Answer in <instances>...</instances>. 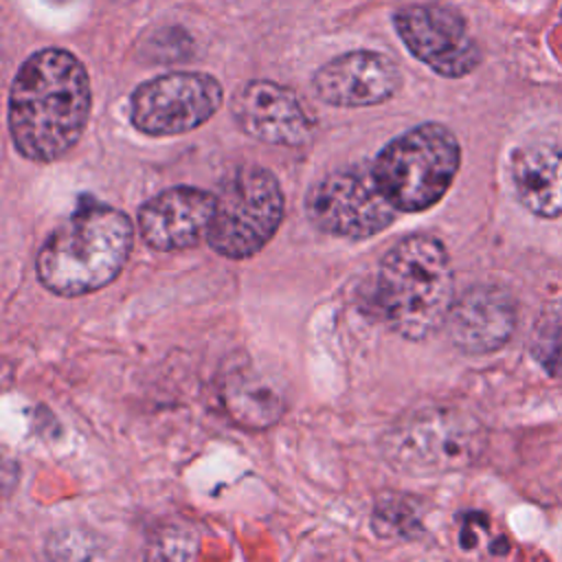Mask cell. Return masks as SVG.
Here are the masks:
<instances>
[{"mask_svg":"<svg viewBox=\"0 0 562 562\" xmlns=\"http://www.w3.org/2000/svg\"><path fill=\"white\" fill-rule=\"evenodd\" d=\"M92 108L88 70L64 48H42L18 68L9 90V134L35 162L66 156L81 138Z\"/></svg>","mask_w":562,"mask_h":562,"instance_id":"cell-1","label":"cell"},{"mask_svg":"<svg viewBox=\"0 0 562 562\" xmlns=\"http://www.w3.org/2000/svg\"><path fill=\"white\" fill-rule=\"evenodd\" d=\"M132 244L134 226L123 211L86 204L48 235L35 257V270L53 294H88L119 277Z\"/></svg>","mask_w":562,"mask_h":562,"instance_id":"cell-2","label":"cell"},{"mask_svg":"<svg viewBox=\"0 0 562 562\" xmlns=\"http://www.w3.org/2000/svg\"><path fill=\"white\" fill-rule=\"evenodd\" d=\"M452 301L454 274L448 250L437 237H404L382 257L375 303L400 336L428 338L446 323Z\"/></svg>","mask_w":562,"mask_h":562,"instance_id":"cell-3","label":"cell"},{"mask_svg":"<svg viewBox=\"0 0 562 562\" xmlns=\"http://www.w3.org/2000/svg\"><path fill=\"white\" fill-rule=\"evenodd\" d=\"M459 165L457 136L441 123H422L382 147L371 173L397 211L417 213L443 198Z\"/></svg>","mask_w":562,"mask_h":562,"instance_id":"cell-4","label":"cell"},{"mask_svg":"<svg viewBox=\"0 0 562 562\" xmlns=\"http://www.w3.org/2000/svg\"><path fill=\"white\" fill-rule=\"evenodd\" d=\"M485 428L452 406H422L402 415L382 439L384 459L404 474H437L472 465L485 450Z\"/></svg>","mask_w":562,"mask_h":562,"instance_id":"cell-5","label":"cell"},{"mask_svg":"<svg viewBox=\"0 0 562 562\" xmlns=\"http://www.w3.org/2000/svg\"><path fill=\"white\" fill-rule=\"evenodd\" d=\"M215 215L206 241L228 259L257 255L283 220V191L270 169L244 165L231 171L215 193Z\"/></svg>","mask_w":562,"mask_h":562,"instance_id":"cell-6","label":"cell"},{"mask_svg":"<svg viewBox=\"0 0 562 562\" xmlns=\"http://www.w3.org/2000/svg\"><path fill=\"white\" fill-rule=\"evenodd\" d=\"M222 83L206 72H169L130 97V119L147 136H178L204 125L222 105Z\"/></svg>","mask_w":562,"mask_h":562,"instance_id":"cell-7","label":"cell"},{"mask_svg":"<svg viewBox=\"0 0 562 562\" xmlns=\"http://www.w3.org/2000/svg\"><path fill=\"white\" fill-rule=\"evenodd\" d=\"M310 222L323 233L364 239L384 231L397 209L380 191L371 169H338L318 180L305 200Z\"/></svg>","mask_w":562,"mask_h":562,"instance_id":"cell-8","label":"cell"},{"mask_svg":"<svg viewBox=\"0 0 562 562\" xmlns=\"http://www.w3.org/2000/svg\"><path fill=\"white\" fill-rule=\"evenodd\" d=\"M404 46L441 77H465L481 64V48L459 11L439 2L408 4L393 18Z\"/></svg>","mask_w":562,"mask_h":562,"instance_id":"cell-9","label":"cell"},{"mask_svg":"<svg viewBox=\"0 0 562 562\" xmlns=\"http://www.w3.org/2000/svg\"><path fill=\"white\" fill-rule=\"evenodd\" d=\"M316 97L336 108L378 105L397 94L402 72L378 50H349L323 64L314 77Z\"/></svg>","mask_w":562,"mask_h":562,"instance_id":"cell-10","label":"cell"},{"mask_svg":"<svg viewBox=\"0 0 562 562\" xmlns=\"http://www.w3.org/2000/svg\"><path fill=\"white\" fill-rule=\"evenodd\" d=\"M231 110L248 136L270 145H305L314 130L296 92L268 79L244 83L233 94Z\"/></svg>","mask_w":562,"mask_h":562,"instance_id":"cell-11","label":"cell"},{"mask_svg":"<svg viewBox=\"0 0 562 562\" xmlns=\"http://www.w3.org/2000/svg\"><path fill=\"white\" fill-rule=\"evenodd\" d=\"M215 193L198 187H171L149 198L138 211L143 241L160 252L184 250L209 235Z\"/></svg>","mask_w":562,"mask_h":562,"instance_id":"cell-12","label":"cell"},{"mask_svg":"<svg viewBox=\"0 0 562 562\" xmlns=\"http://www.w3.org/2000/svg\"><path fill=\"white\" fill-rule=\"evenodd\" d=\"M516 301L501 285H472L454 296L446 334L450 342L465 353H490L501 349L516 329Z\"/></svg>","mask_w":562,"mask_h":562,"instance_id":"cell-13","label":"cell"},{"mask_svg":"<svg viewBox=\"0 0 562 562\" xmlns=\"http://www.w3.org/2000/svg\"><path fill=\"white\" fill-rule=\"evenodd\" d=\"M512 180L527 211L538 217L562 215V149L529 145L514 151Z\"/></svg>","mask_w":562,"mask_h":562,"instance_id":"cell-14","label":"cell"},{"mask_svg":"<svg viewBox=\"0 0 562 562\" xmlns=\"http://www.w3.org/2000/svg\"><path fill=\"white\" fill-rule=\"evenodd\" d=\"M222 402L226 413L239 426L250 430H263L277 424L283 415L281 391L250 369L233 371L224 380Z\"/></svg>","mask_w":562,"mask_h":562,"instance_id":"cell-15","label":"cell"},{"mask_svg":"<svg viewBox=\"0 0 562 562\" xmlns=\"http://www.w3.org/2000/svg\"><path fill=\"white\" fill-rule=\"evenodd\" d=\"M48 562H108V544L99 533L66 527L46 542Z\"/></svg>","mask_w":562,"mask_h":562,"instance_id":"cell-16","label":"cell"},{"mask_svg":"<svg viewBox=\"0 0 562 562\" xmlns=\"http://www.w3.org/2000/svg\"><path fill=\"white\" fill-rule=\"evenodd\" d=\"M373 529L382 538H415L422 531L415 505L400 494H384L375 503Z\"/></svg>","mask_w":562,"mask_h":562,"instance_id":"cell-17","label":"cell"},{"mask_svg":"<svg viewBox=\"0 0 562 562\" xmlns=\"http://www.w3.org/2000/svg\"><path fill=\"white\" fill-rule=\"evenodd\" d=\"M540 362L551 375L562 378V327L553 329L547 340L540 342Z\"/></svg>","mask_w":562,"mask_h":562,"instance_id":"cell-18","label":"cell"}]
</instances>
